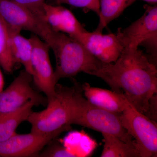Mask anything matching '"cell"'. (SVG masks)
Wrapping results in <instances>:
<instances>
[{
    "mask_svg": "<svg viewBox=\"0 0 157 157\" xmlns=\"http://www.w3.org/2000/svg\"><path fill=\"white\" fill-rule=\"evenodd\" d=\"M94 76L122 94L140 113L156 121L157 61L139 48H124L116 61L102 63Z\"/></svg>",
    "mask_w": 157,
    "mask_h": 157,
    "instance_id": "cell-1",
    "label": "cell"
},
{
    "mask_svg": "<svg viewBox=\"0 0 157 157\" xmlns=\"http://www.w3.org/2000/svg\"><path fill=\"white\" fill-rule=\"evenodd\" d=\"M48 45L56 60L54 75L57 83L61 78L73 77L81 72L94 76L102 63L81 42L67 34L54 32Z\"/></svg>",
    "mask_w": 157,
    "mask_h": 157,
    "instance_id": "cell-2",
    "label": "cell"
},
{
    "mask_svg": "<svg viewBox=\"0 0 157 157\" xmlns=\"http://www.w3.org/2000/svg\"><path fill=\"white\" fill-rule=\"evenodd\" d=\"M79 85L71 87L57 83L54 98L48 102L46 108L39 112H32L28 118L31 132L41 134L62 133L71 125L76 94Z\"/></svg>",
    "mask_w": 157,
    "mask_h": 157,
    "instance_id": "cell-3",
    "label": "cell"
},
{
    "mask_svg": "<svg viewBox=\"0 0 157 157\" xmlns=\"http://www.w3.org/2000/svg\"><path fill=\"white\" fill-rule=\"evenodd\" d=\"M82 85L76 94L71 124H77L113 135L127 143L135 140L123 127L120 115L109 112L90 103L82 95Z\"/></svg>",
    "mask_w": 157,
    "mask_h": 157,
    "instance_id": "cell-4",
    "label": "cell"
},
{
    "mask_svg": "<svg viewBox=\"0 0 157 157\" xmlns=\"http://www.w3.org/2000/svg\"><path fill=\"white\" fill-rule=\"evenodd\" d=\"M120 119L123 127L135 140L140 157H156V122L138 111L127 100Z\"/></svg>",
    "mask_w": 157,
    "mask_h": 157,
    "instance_id": "cell-5",
    "label": "cell"
},
{
    "mask_svg": "<svg viewBox=\"0 0 157 157\" xmlns=\"http://www.w3.org/2000/svg\"><path fill=\"white\" fill-rule=\"evenodd\" d=\"M0 17L9 28L29 31L48 45L54 32L45 20L11 0H0Z\"/></svg>",
    "mask_w": 157,
    "mask_h": 157,
    "instance_id": "cell-6",
    "label": "cell"
},
{
    "mask_svg": "<svg viewBox=\"0 0 157 157\" xmlns=\"http://www.w3.org/2000/svg\"><path fill=\"white\" fill-rule=\"evenodd\" d=\"M33 46L32 66L33 79L36 86L45 94L48 102L56 94L57 82L49 58V45L33 34L29 38Z\"/></svg>",
    "mask_w": 157,
    "mask_h": 157,
    "instance_id": "cell-7",
    "label": "cell"
},
{
    "mask_svg": "<svg viewBox=\"0 0 157 157\" xmlns=\"http://www.w3.org/2000/svg\"><path fill=\"white\" fill-rule=\"evenodd\" d=\"M33 80L32 75L22 70L9 87L0 92V114L15 111L30 101L36 106L47 105V98L32 87Z\"/></svg>",
    "mask_w": 157,
    "mask_h": 157,
    "instance_id": "cell-8",
    "label": "cell"
},
{
    "mask_svg": "<svg viewBox=\"0 0 157 157\" xmlns=\"http://www.w3.org/2000/svg\"><path fill=\"white\" fill-rule=\"evenodd\" d=\"M143 15L126 28L119 29L116 34L124 48H137L139 45L157 42V6L145 5Z\"/></svg>",
    "mask_w": 157,
    "mask_h": 157,
    "instance_id": "cell-9",
    "label": "cell"
},
{
    "mask_svg": "<svg viewBox=\"0 0 157 157\" xmlns=\"http://www.w3.org/2000/svg\"><path fill=\"white\" fill-rule=\"evenodd\" d=\"M61 133H16L9 139L0 142V157L37 156L46 145Z\"/></svg>",
    "mask_w": 157,
    "mask_h": 157,
    "instance_id": "cell-10",
    "label": "cell"
},
{
    "mask_svg": "<svg viewBox=\"0 0 157 157\" xmlns=\"http://www.w3.org/2000/svg\"><path fill=\"white\" fill-rule=\"evenodd\" d=\"M78 41L92 55L105 63L116 61L124 49L116 34H103L95 31H86Z\"/></svg>",
    "mask_w": 157,
    "mask_h": 157,
    "instance_id": "cell-11",
    "label": "cell"
},
{
    "mask_svg": "<svg viewBox=\"0 0 157 157\" xmlns=\"http://www.w3.org/2000/svg\"><path fill=\"white\" fill-rule=\"evenodd\" d=\"M43 17L52 30L67 34L77 40L86 31L73 13L62 6L45 3Z\"/></svg>",
    "mask_w": 157,
    "mask_h": 157,
    "instance_id": "cell-12",
    "label": "cell"
},
{
    "mask_svg": "<svg viewBox=\"0 0 157 157\" xmlns=\"http://www.w3.org/2000/svg\"><path fill=\"white\" fill-rule=\"evenodd\" d=\"M82 89L86 100L96 107L118 115L124 109L127 99L122 94L92 87L87 83L82 85Z\"/></svg>",
    "mask_w": 157,
    "mask_h": 157,
    "instance_id": "cell-13",
    "label": "cell"
},
{
    "mask_svg": "<svg viewBox=\"0 0 157 157\" xmlns=\"http://www.w3.org/2000/svg\"><path fill=\"white\" fill-rule=\"evenodd\" d=\"M8 28L10 50L14 61L16 63H21L25 70L32 76L33 70L31 61L33 46L30 40L21 36L20 31Z\"/></svg>",
    "mask_w": 157,
    "mask_h": 157,
    "instance_id": "cell-14",
    "label": "cell"
},
{
    "mask_svg": "<svg viewBox=\"0 0 157 157\" xmlns=\"http://www.w3.org/2000/svg\"><path fill=\"white\" fill-rule=\"evenodd\" d=\"M36 106L34 101L27 102L19 109L0 114V142L9 139L16 133V129L21 123L27 121Z\"/></svg>",
    "mask_w": 157,
    "mask_h": 157,
    "instance_id": "cell-15",
    "label": "cell"
},
{
    "mask_svg": "<svg viewBox=\"0 0 157 157\" xmlns=\"http://www.w3.org/2000/svg\"><path fill=\"white\" fill-rule=\"evenodd\" d=\"M136 0H99V22L95 31L102 33L104 28L117 18Z\"/></svg>",
    "mask_w": 157,
    "mask_h": 157,
    "instance_id": "cell-16",
    "label": "cell"
},
{
    "mask_svg": "<svg viewBox=\"0 0 157 157\" xmlns=\"http://www.w3.org/2000/svg\"><path fill=\"white\" fill-rule=\"evenodd\" d=\"M104 145L101 157H140L135 144L124 142L113 135L103 133Z\"/></svg>",
    "mask_w": 157,
    "mask_h": 157,
    "instance_id": "cell-17",
    "label": "cell"
},
{
    "mask_svg": "<svg viewBox=\"0 0 157 157\" xmlns=\"http://www.w3.org/2000/svg\"><path fill=\"white\" fill-rule=\"evenodd\" d=\"M11 50L8 27L0 17V66L7 73H11L16 65Z\"/></svg>",
    "mask_w": 157,
    "mask_h": 157,
    "instance_id": "cell-18",
    "label": "cell"
},
{
    "mask_svg": "<svg viewBox=\"0 0 157 157\" xmlns=\"http://www.w3.org/2000/svg\"><path fill=\"white\" fill-rule=\"evenodd\" d=\"M53 140L48 144V146L45 149L39 153L38 156L46 157H75L77 155L68 149L63 146L60 144Z\"/></svg>",
    "mask_w": 157,
    "mask_h": 157,
    "instance_id": "cell-19",
    "label": "cell"
},
{
    "mask_svg": "<svg viewBox=\"0 0 157 157\" xmlns=\"http://www.w3.org/2000/svg\"><path fill=\"white\" fill-rule=\"evenodd\" d=\"M56 2L58 4H67L85 10H91L98 15L100 13L99 0H57Z\"/></svg>",
    "mask_w": 157,
    "mask_h": 157,
    "instance_id": "cell-20",
    "label": "cell"
},
{
    "mask_svg": "<svg viewBox=\"0 0 157 157\" xmlns=\"http://www.w3.org/2000/svg\"><path fill=\"white\" fill-rule=\"evenodd\" d=\"M30 10L44 20V6L45 0H11Z\"/></svg>",
    "mask_w": 157,
    "mask_h": 157,
    "instance_id": "cell-21",
    "label": "cell"
},
{
    "mask_svg": "<svg viewBox=\"0 0 157 157\" xmlns=\"http://www.w3.org/2000/svg\"><path fill=\"white\" fill-rule=\"evenodd\" d=\"M4 86V79L2 73L0 69V92L3 90Z\"/></svg>",
    "mask_w": 157,
    "mask_h": 157,
    "instance_id": "cell-22",
    "label": "cell"
},
{
    "mask_svg": "<svg viewBox=\"0 0 157 157\" xmlns=\"http://www.w3.org/2000/svg\"><path fill=\"white\" fill-rule=\"evenodd\" d=\"M143 1L152 4H157V0H143Z\"/></svg>",
    "mask_w": 157,
    "mask_h": 157,
    "instance_id": "cell-23",
    "label": "cell"
},
{
    "mask_svg": "<svg viewBox=\"0 0 157 157\" xmlns=\"http://www.w3.org/2000/svg\"><path fill=\"white\" fill-rule=\"evenodd\" d=\"M57 1V0H56V1Z\"/></svg>",
    "mask_w": 157,
    "mask_h": 157,
    "instance_id": "cell-24",
    "label": "cell"
}]
</instances>
